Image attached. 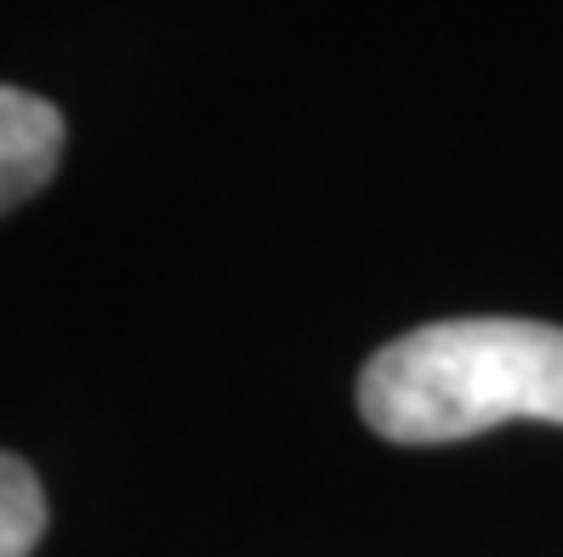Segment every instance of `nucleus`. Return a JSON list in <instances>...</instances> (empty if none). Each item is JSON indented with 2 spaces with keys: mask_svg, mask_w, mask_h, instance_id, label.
<instances>
[{
  "mask_svg": "<svg viewBox=\"0 0 563 557\" xmlns=\"http://www.w3.org/2000/svg\"><path fill=\"white\" fill-rule=\"evenodd\" d=\"M358 415L393 444H455L501 421L563 427V324L439 319L358 376Z\"/></svg>",
  "mask_w": 563,
  "mask_h": 557,
  "instance_id": "1",
  "label": "nucleus"
},
{
  "mask_svg": "<svg viewBox=\"0 0 563 557\" xmlns=\"http://www.w3.org/2000/svg\"><path fill=\"white\" fill-rule=\"evenodd\" d=\"M63 166V114L35 91L0 86V216L57 177Z\"/></svg>",
  "mask_w": 563,
  "mask_h": 557,
  "instance_id": "2",
  "label": "nucleus"
},
{
  "mask_svg": "<svg viewBox=\"0 0 563 557\" xmlns=\"http://www.w3.org/2000/svg\"><path fill=\"white\" fill-rule=\"evenodd\" d=\"M46 535V489L35 467L0 449V557H29Z\"/></svg>",
  "mask_w": 563,
  "mask_h": 557,
  "instance_id": "3",
  "label": "nucleus"
}]
</instances>
